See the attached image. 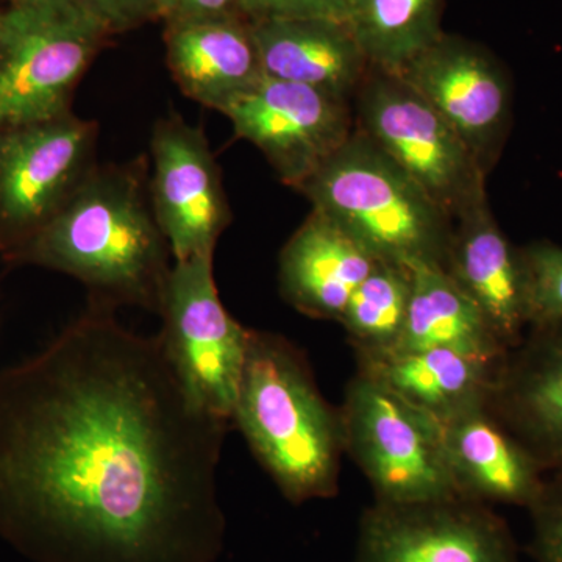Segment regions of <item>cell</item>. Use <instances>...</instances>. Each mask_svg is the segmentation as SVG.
I'll use <instances>...</instances> for the list:
<instances>
[{
  "label": "cell",
  "instance_id": "cell-10",
  "mask_svg": "<svg viewBox=\"0 0 562 562\" xmlns=\"http://www.w3.org/2000/svg\"><path fill=\"white\" fill-rule=\"evenodd\" d=\"M395 74L441 114L490 177L513 128L514 87L506 66L482 44L443 33Z\"/></svg>",
  "mask_w": 562,
  "mask_h": 562
},
{
  "label": "cell",
  "instance_id": "cell-27",
  "mask_svg": "<svg viewBox=\"0 0 562 562\" xmlns=\"http://www.w3.org/2000/svg\"><path fill=\"white\" fill-rule=\"evenodd\" d=\"M110 35L135 31L155 21V0H80Z\"/></svg>",
  "mask_w": 562,
  "mask_h": 562
},
{
  "label": "cell",
  "instance_id": "cell-9",
  "mask_svg": "<svg viewBox=\"0 0 562 562\" xmlns=\"http://www.w3.org/2000/svg\"><path fill=\"white\" fill-rule=\"evenodd\" d=\"M99 124L70 111L0 131V257L14 266L88 179Z\"/></svg>",
  "mask_w": 562,
  "mask_h": 562
},
{
  "label": "cell",
  "instance_id": "cell-6",
  "mask_svg": "<svg viewBox=\"0 0 562 562\" xmlns=\"http://www.w3.org/2000/svg\"><path fill=\"white\" fill-rule=\"evenodd\" d=\"M344 447L375 502L414 505L462 498L447 461L443 427L430 414L358 372L339 409Z\"/></svg>",
  "mask_w": 562,
  "mask_h": 562
},
{
  "label": "cell",
  "instance_id": "cell-7",
  "mask_svg": "<svg viewBox=\"0 0 562 562\" xmlns=\"http://www.w3.org/2000/svg\"><path fill=\"white\" fill-rule=\"evenodd\" d=\"M355 127L450 216L487 198V177L460 136L408 81L371 68L351 101Z\"/></svg>",
  "mask_w": 562,
  "mask_h": 562
},
{
  "label": "cell",
  "instance_id": "cell-18",
  "mask_svg": "<svg viewBox=\"0 0 562 562\" xmlns=\"http://www.w3.org/2000/svg\"><path fill=\"white\" fill-rule=\"evenodd\" d=\"M447 461L462 498L530 509L547 472L486 406L442 424Z\"/></svg>",
  "mask_w": 562,
  "mask_h": 562
},
{
  "label": "cell",
  "instance_id": "cell-3",
  "mask_svg": "<svg viewBox=\"0 0 562 562\" xmlns=\"http://www.w3.org/2000/svg\"><path fill=\"white\" fill-rule=\"evenodd\" d=\"M232 425L288 502L335 497L346 452L341 416L288 339L251 330Z\"/></svg>",
  "mask_w": 562,
  "mask_h": 562
},
{
  "label": "cell",
  "instance_id": "cell-21",
  "mask_svg": "<svg viewBox=\"0 0 562 562\" xmlns=\"http://www.w3.org/2000/svg\"><path fill=\"white\" fill-rule=\"evenodd\" d=\"M408 266L413 272L412 303L401 339L392 351L449 349L503 360L508 350L442 266L427 261Z\"/></svg>",
  "mask_w": 562,
  "mask_h": 562
},
{
  "label": "cell",
  "instance_id": "cell-29",
  "mask_svg": "<svg viewBox=\"0 0 562 562\" xmlns=\"http://www.w3.org/2000/svg\"><path fill=\"white\" fill-rule=\"evenodd\" d=\"M181 0H155V21H161L162 24L172 20Z\"/></svg>",
  "mask_w": 562,
  "mask_h": 562
},
{
  "label": "cell",
  "instance_id": "cell-22",
  "mask_svg": "<svg viewBox=\"0 0 562 562\" xmlns=\"http://www.w3.org/2000/svg\"><path fill=\"white\" fill-rule=\"evenodd\" d=\"M443 0H350L347 25L371 68L398 72L443 35Z\"/></svg>",
  "mask_w": 562,
  "mask_h": 562
},
{
  "label": "cell",
  "instance_id": "cell-23",
  "mask_svg": "<svg viewBox=\"0 0 562 562\" xmlns=\"http://www.w3.org/2000/svg\"><path fill=\"white\" fill-rule=\"evenodd\" d=\"M413 272L397 261L376 262L347 302L339 317L357 355L392 351L408 317Z\"/></svg>",
  "mask_w": 562,
  "mask_h": 562
},
{
  "label": "cell",
  "instance_id": "cell-15",
  "mask_svg": "<svg viewBox=\"0 0 562 562\" xmlns=\"http://www.w3.org/2000/svg\"><path fill=\"white\" fill-rule=\"evenodd\" d=\"M442 269L506 350L522 341L530 328L527 266L522 247L514 246L495 221L490 199L454 217Z\"/></svg>",
  "mask_w": 562,
  "mask_h": 562
},
{
  "label": "cell",
  "instance_id": "cell-30",
  "mask_svg": "<svg viewBox=\"0 0 562 562\" xmlns=\"http://www.w3.org/2000/svg\"><path fill=\"white\" fill-rule=\"evenodd\" d=\"M9 2H16V0H9Z\"/></svg>",
  "mask_w": 562,
  "mask_h": 562
},
{
  "label": "cell",
  "instance_id": "cell-17",
  "mask_svg": "<svg viewBox=\"0 0 562 562\" xmlns=\"http://www.w3.org/2000/svg\"><path fill=\"white\" fill-rule=\"evenodd\" d=\"M379 258L339 225L312 210L281 249V297L313 319L339 321Z\"/></svg>",
  "mask_w": 562,
  "mask_h": 562
},
{
  "label": "cell",
  "instance_id": "cell-20",
  "mask_svg": "<svg viewBox=\"0 0 562 562\" xmlns=\"http://www.w3.org/2000/svg\"><path fill=\"white\" fill-rule=\"evenodd\" d=\"M501 361L449 349L358 355V372L446 422L487 405Z\"/></svg>",
  "mask_w": 562,
  "mask_h": 562
},
{
  "label": "cell",
  "instance_id": "cell-8",
  "mask_svg": "<svg viewBox=\"0 0 562 562\" xmlns=\"http://www.w3.org/2000/svg\"><path fill=\"white\" fill-rule=\"evenodd\" d=\"M162 351L188 395L232 425L251 330L225 308L213 257L173 261L160 306Z\"/></svg>",
  "mask_w": 562,
  "mask_h": 562
},
{
  "label": "cell",
  "instance_id": "cell-12",
  "mask_svg": "<svg viewBox=\"0 0 562 562\" xmlns=\"http://www.w3.org/2000/svg\"><path fill=\"white\" fill-rule=\"evenodd\" d=\"M238 138L254 144L281 183L297 190L355 132L350 101L262 77L224 111Z\"/></svg>",
  "mask_w": 562,
  "mask_h": 562
},
{
  "label": "cell",
  "instance_id": "cell-1",
  "mask_svg": "<svg viewBox=\"0 0 562 562\" xmlns=\"http://www.w3.org/2000/svg\"><path fill=\"white\" fill-rule=\"evenodd\" d=\"M116 312L88 302L0 369V541L31 562H217L231 424Z\"/></svg>",
  "mask_w": 562,
  "mask_h": 562
},
{
  "label": "cell",
  "instance_id": "cell-14",
  "mask_svg": "<svg viewBox=\"0 0 562 562\" xmlns=\"http://www.w3.org/2000/svg\"><path fill=\"white\" fill-rule=\"evenodd\" d=\"M486 408L543 471H562V317L532 325L506 351Z\"/></svg>",
  "mask_w": 562,
  "mask_h": 562
},
{
  "label": "cell",
  "instance_id": "cell-16",
  "mask_svg": "<svg viewBox=\"0 0 562 562\" xmlns=\"http://www.w3.org/2000/svg\"><path fill=\"white\" fill-rule=\"evenodd\" d=\"M165 46L179 90L221 114L265 77L244 18L166 22Z\"/></svg>",
  "mask_w": 562,
  "mask_h": 562
},
{
  "label": "cell",
  "instance_id": "cell-24",
  "mask_svg": "<svg viewBox=\"0 0 562 562\" xmlns=\"http://www.w3.org/2000/svg\"><path fill=\"white\" fill-rule=\"evenodd\" d=\"M528 276L530 327L562 317V247L535 241L522 247Z\"/></svg>",
  "mask_w": 562,
  "mask_h": 562
},
{
  "label": "cell",
  "instance_id": "cell-28",
  "mask_svg": "<svg viewBox=\"0 0 562 562\" xmlns=\"http://www.w3.org/2000/svg\"><path fill=\"white\" fill-rule=\"evenodd\" d=\"M222 18H244L241 0H181L179 9L168 22L222 20Z\"/></svg>",
  "mask_w": 562,
  "mask_h": 562
},
{
  "label": "cell",
  "instance_id": "cell-26",
  "mask_svg": "<svg viewBox=\"0 0 562 562\" xmlns=\"http://www.w3.org/2000/svg\"><path fill=\"white\" fill-rule=\"evenodd\" d=\"M350 0H241L247 21L324 20L347 24Z\"/></svg>",
  "mask_w": 562,
  "mask_h": 562
},
{
  "label": "cell",
  "instance_id": "cell-2",
  "mask_svg": "<svg viewBox=\"0 0 562 562\" xmlns=\"http://www.w3.org/2000/svg\"><path fill=\"white\" fill-rule=\"evenodd\" d=\"M79 280L90 302L158 314L173 260L155 220L149 161L98 165L14 262Z\"/></svg>",
  "mask_w": 562,
  "mask_h": 562
},
{
  "label": "cell",
  "instance_id": "cell-19",
  "mask_svg": "<svg viewBox=\"0 0 562 562\" xmlns=\"http://www.w3.org/2000/svg\"><path fill=\"white\" fill-rule=\"evenodd\" d=\"M249 22L265 77L353 101L371 65L349 25L324 20Z\"/></svg>",
  "mask_w": 562,
  "mask_h": 562
},
{
  "label": "cell",
  "instance_id": "cell-4",
  "mask_svg": "<svg viewBox=\"0 0 562 562\" xmlns=\"http://www.w3.org/2000/svg\"><path fill=\"white\" fill-rule=\"evenodd\" d=\"M295 191L379 260L443 265L453 217L357 127Z\"/></svg>",
  "mask_w": 562,
  "mask_h": 562
},
{
  "label": "cell",
  "instance_id": "cell-5",
  "mask_svg": "<svg viewBox=\"0 0 562 562\" xmlns=\"http://www.w3.org/2000/svg\"><path fill=\"white\" fill-rule=\"evenodd\" d=\"M110 36L80 0H16L0 9V131L70 113Z\"/></svg>",
  "mask_w": 562,
  "mask_h": 562
},
{
  "label": "cell",
  "instance_id": "cell-13",
  "mask_svg": "<svg viewBox=\"0 0 562 562\" xmlns=\"http://www.w3.org/2000/svg\"><path fill=\"white\" fill-rule=\"evenodd\" d=\"M357 562H519V553L508 524L484 503L375 502L361 517Z\"/></svg>",
  "mask_w": 562,
  "mask_h": 562
},
{
  "label": "cell",
  "instance_id": "cell-25",
  "mask_svg": "<svg viewBox=\"0 0 562 562\" xmlns=\"http://www.w3.org/2000/svg\"><path fill=\"white\" fill-rule=\"evenodd\" d=\"M531 514L530 554L536 562H562V471L547 473Z\"/></svg>",
  "mask_w": 562,
  "mask_h": 562
},
{
  "label": "cell",
  "instance_id": "cell-11",
  "mask_svg": "<svg viewBox=\"0 0 562 562\" xmlns=\"http://www.w3.org/2000/svg\"><path fill=\"white\" fill-rule=\"evenodd\" d=\"M149 195L173 261L214 257L232 222L222 171L202 125L171 113L150 138Z\"/></svg>",
  "mask_w": 562,
  "mask_h": 562
}]
</instances>
